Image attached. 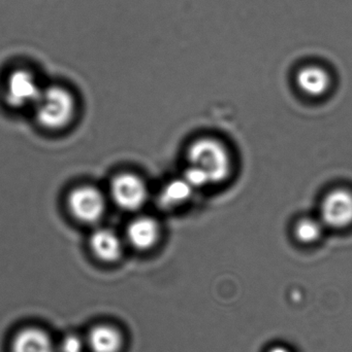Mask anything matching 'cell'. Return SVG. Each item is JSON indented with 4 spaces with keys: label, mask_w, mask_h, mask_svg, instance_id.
Returning a JSON list of instances; mask_svg holds the SVG:
<instances>
[{
    "label": "cell",
    "mask_w": 352,
    "mask_h": 352,
    "mask_svg": "<svg viewBox=\"0 0 352 352\" xmlns=\"http://www.w3.org/2000/svg\"><path fill=\"white\" fill-rule=\"evenodd\" d=\"M86 342L76 335H68L60 343L58 352H84Z\"/></svg>",
    "instance_id": "9a60e30c"
},
{
    "label": "cell",
    "mask_w": 352,
    "mask_h": 352,
    "mask_svg": "<svg viewBox=\"0 0 352 352\" xmlns=\"http://www.w3.org/2000/svg\"><path fill=\"white\" fill-rule=\"evenodd\" d=\"M297 85L305 94L320 96L328 91L331 78L324 68L309 65L302 68L298 72Z\"/></svg>",
    "instance_id": "8fae6325"
},
{
    "label": "cell",
    "mask_w": 352,
    "mask_h": 352,
    "mask_svg": "<svg viewBox=\"0 0 352 352\" xmlns=\"http://www.w3.org/2000/svg\"><path fill=\"white\" fill-rule=\"evenodd\" d=\"M183 179L187 182L194 188H202L210 184L208 175L198 168V167L189 165L185 173H184Z\"/></svg>",
    "instance_id": "5bb4252c"
},
{
    "label": "cell",
    "mask_w": 352,
    "mask_h": 352,
    "mask_svg": "<svg viewBox=\"0 0 352 352\" xmlns=\"http://www.w3.org/2000/svg\"><path fill=\"white\" fill-rule=\"evenodd\" d=\"M322 219L324 225L342 229L352 223V192L335 190L327 195L322 205Z\"/></svg>",
    "instance_id": "8992f818"
},
{
    "label": "cell",
    "mask_w": 352,
    "mask_h": 352,
    "mask_svg": "<svg viewBox=\"0 0 352 352\" xmlns=\"http://www.w3.org/2000/svg\"><path fill=\"white\" fill-rule=\"evenodd\" d=\"M192 190L194 188L183 178L174 180L163 188L159 201L165 208L175 207L185 203L191 197Z\"/></svg>",
    "instance_id": "7c38bea8"
},
{
    "label": "cell",
    "mask_w": 352,
    "mask_h": 352,
    "mask_svg": "<svg viewBox=\"0 0 352 352\" xmlns=\"http://www.w3.org/2000/svg\"><path fill=\"white\" fill-rule=\"evenodd\" d=\"M10 352H58V349L45 330L37 327H26L14 335Z\"/></svg>",
    "instance_id": "52a82bcc"
},
{
    "label": "cell",
    "mask_w": 352,
    "mask_h": 352,
    "mask_svg": "<svg viewBox=\"0 0 352 352\" xmlns=\"http://www.w3.org/2000/svg\"><path fill=\"white\" fill-rule=\"evenodd\" d=\"M190 165L208 175L210 184L227 179L231 173V158L222 144L212 138H200L190 146L187 155Z\"/></svg>",
    "instance_id": "7a4b0ae2"
},
{
    "label": "cell",
    "mask_w": 352,
    "mask_h": 352,
    "mask_svg": "<svg viewBox=\"0 0 352 352\" xmlns=\"http://www.w3.org/2000/svg\"><path fill=\"white\" fill-rule=\"evenodd\" d=\"M93 254L105 263H115L121 258L122 242L113 230L97 229L90 238Z\"/></svg>",
    "instance_id": "9c48e42d"
},
{
    "label": "cell",
    "mask_w": 352,
    "mask_h": 352,
    "mask_svg": "<svg viewBox=\"0 0 352 352\" xmlns=\"http://www.w3.org/2000/svg\"><path fill=\"white\" fill-rule=\"evenodd\" d=\"M110 192L114 202L120 208L128 211L142 208L148 197L144 180L132 173H122L114 177Z\"/></svg>",
    "instance_id": "277c9868"
},
{
    "label": "cell",
    "mask_w": 352,
    "mask_h": 352,
    "mask_svg": "<svg viewBox=\"0 0 352 352\" xmlns=\"http://www.w3.org/2000/svg\"><path fill=\"white\" fill-rule=\"evenodd\" d=\"M68 208L78 221L85 223L99 221L105 214L107 201L99 188L91 186H79L68 195Z\"/></svg>",
    "instance_id": "3957f363"
},
{
    "label": "cell",
    "mask_w": 352,
    "mask_h": 352,
    "mask_svg": "<svg viewBox=\"0 0 352 352\" xmlns=\"http://www.w3.org/2000/svg\"><path fill=\"white\" fill-rule=\"evenodd\" d=\"M34 107L39 123L47 129L58 130L72 121L76 101L72 93L59 86L43 89Z\"/></svg>",
    "instance_id": "6da1fadb"
},
{
    "label": "cell",
    "mask_w": 352,
    "mask_h": 352,
    "mask_svg": "<svg viewBox=\"0 0 352 352\" xmlns=\"http://www.w3.org/2000/svg\"><path fill=\"white\" fill-rule=\"evenodd\" d=\"M295 233L300 241L311 243L322 235V223L311 219H302L296 226Z\"/></svg>",
    "instance_id": "4fadbf2b"
},
{
    "label": "cell",
    "mask_w": 352,
    "mask_h": 352,
    "mask_svg": "<svg viewBox=\"0 0 352 352\" xmlns=\"http://www.w3.org/2000/svg\"><path fill=\"white\" fill-rule=\"evenodd\" d=\"M41 90L32 74L26 70H17L10 74L6 82L4 96L10 107L21 109L34 105Z\"/></svg>",
    "instance_id": "5b68a950"
},
{
    "label": "cell",
    "mask_w": 352,
    "mask_h": 352,
    "mask_svg": "<svg viewBox=\"0 0 352 352\" xmlns=\"http://www.w3.org/2000/svg\"><path fill=\"white\" fill-rule=\"evenodd\" d=\"M270 352H289L287 349H283V347H275Z\"/></svg>",
    "instance_id": "2e32d148"
},
{
    "label": "cell",
    "mask_w": 352,
    "mask_h": 352,
    "mask_svg": "<svg viewBox=\"0 0 352 352\" xmlns=\"http://www.w3.org/2000/svg\"><path fill=\"white\" fill-rule=\"evenodd\" d=\"M86 345L91 352H121L124 337L113 324H99L89 331Z\"/></svg>",
    "instance_id": "ba28073f"
},
{
    "label": "cell",
    "mask_w": 352,
    "mask_h": 352,
    "mask_svg": "<svg viewBox=\"0 0 352 352\" xmlns=\"http://www.w3.org/2000/svg\"><path fill=\"white\" fill-rule=\"evenodd\" d=\"M158 237V223L150 217H138L128 226V241L138 250H149L156 243Z\"/></svg>",
    "instance_id": "30bf717a"
}]
</instances>
